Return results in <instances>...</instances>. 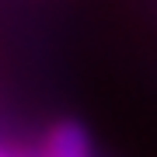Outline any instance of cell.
<instances>
[{
    "mask_svg": "<svg viewBox=\"0 0 157 157\" xmlns=\"http://www.w3.org/2000/svg\"><path fill=\"white\" fill-rule=\"evenodd\" d=\"M42 157H91V136L77 119H59L42 140Z\"/></svg>",
    "mask_w": 157,
    "mask_h": 157,
    "instance_id": "1",
    "label": "cell"
},
{
    "mask_svg": "<svg viewBox=\"0 0 157 157\" xmlns=\"http://www.w3.org/2000/svg\"><path fill=\"white\" fill-rule=\"evenodd\" d=\"M0 157H14V154H7V150H4V147H0Z\"/></svg>",
    "mask_w": 157,
    "mask_h": 157,
    "instance_id": "2",
    "label": "cell"
}]
</instances>
